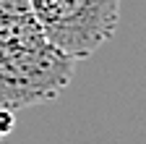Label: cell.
<instances>
[{"instance_id":"cell-3","label":"cell","mask_w":146,"mask_h":144,"mask_svg":"<svg viewBox=\"0 0 146 144\" xmlns=\"http://www.w3.org/2000/svg\"><path fill=\"white\" fill-rule=\"evenodd\" d=\"M11 131H13V110L0 107V139H5Z\"/></svg>"},{"instance_id":"cell-2","label":"cell","mask_w":146,"mask_h":144,"mask_svg":"<svg viewBox=\"0 0 146 144\" xmlns=\"http://www.w3.org/2000/svg\"><path fill=\"white\" fill-rule=\"evenodd\" d=\"M47 40L73 60H84L112 40L123 0H29Z\"/></svg>"},{"instance_id":"cell-4","label":"cell","mask_w":146,"mask_h":144,"mask_svg":"<svg viewBox=\"0 0 146 144\" xmlns=\"http://www.w3.org/2000/svg\"><path fill=\"white\" fill-rule=\"evenodd\" d=\"M0 144H3V139H0Z\"/></svg>"},{"instance_id":"cell-1","label":"cell","mask_w":146,"mask_h":144,"mask_svg":"<svg viewBox=\"0 0 146 144\" xmlns=\"http://www.w3.org/2000/svg\"><path fill=\"white\" fill-rule=\"evenodd\" d=\"M76 60L55 47L29 0H0V107L24 110L58 100Z\"/></svg>"}]
</instances>
